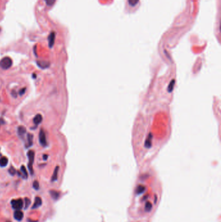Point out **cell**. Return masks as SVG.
<instances>
[{"label":"cell","instance_id":"cell-1","mask_svg":"<svg viewBox=\"0 0 221 222\" xmlns=\"http://www.w3.org/2000/svg\"><path fill=\"white\" fill-rule=\"evenodd\" d=\"M28 159H29V163H28V168H29V171H30V175H33L34 174V170H33V163H34V151L33 150H30L27 153Z\"/></svg>","mask_w":221,"mask_h":222},{"label":"cell","instance_id":"cell-2","mask_svg":"<svg viewBox=\"0 0 221 222\" xmlns=\"http://www.w3.org/2000/svg\"><path fill=\"white\" fill-rule=\"evenodd\" d=\"M13 65V60L9 57H5L0 61V67L3 70H8Z\"/></svg>","mask_w":221,"mask_h":222},{"label":"cell","instance_id":"cell-3","mask_svg":"<svg viewBox=\"0 0 221 222\" xmlns=\"http://www.w3.org/2000/svg\"><path fill=\"white\" fill-rule=\"evenodd\" d=\"M11 205L13 208L16 210H20L23 208V201L22 199H13L11 201Z\"/></svg>","mask_w":221,"mask_h":222},{"label":"cell","instance_id":"cell-4","mask_svg":"<svg viewBox=\"0 0 221 222\" xmlns=\"http://www.w3.org/2000/svg\"><path fill=\"white\" fill-rule=\"evenodd\" d=\"M39 141L40 144L42 145L43 147H46V146H47V140H46V135L43 129H41L40 131Z\"/></svg>","mask_w":221,"mask_h":222},{"label":"cell","instance_id":"cell-5","mask_svg":"<svg viewBox=\"0 0 221 222\" xmlns=\"http://www.w3.org/2000/svg\"><path fill=\"white\" fill-rule=\"evenodd\" d=\"M55 37H56V34L54 31H52L51 33L49 34L48 37V44L49 47L50 48H52L53 47L54 44V41H55Z\"/></svg>","mask_w":221,"mask_h":222},{"label":"cell","instance_id":"cell-6","mask_svg":"<svg viewBox=\"0 0 221 222\" xmlns=\"http://www.w3.org/2000/svg\"><path fill=\"white\" fill-rule=\"evenodd\" d=\"M14 218L17 221H22L23 218V213L20 210H16L14 213Z\"/></svg>","mask_w":221,"mask_h":222},{"label":"cell","instance_id":"cell-7","mask_svg":"<svg viewBox=\"0 0 221 222\" xmlns=\"http://www.w3.org/2000/svg\"><path fill=\"white\" fill-rule=\"evenodd\" d=\"M33 144V135L32 134L28 133L27 136V143L25 144V147L27 148L30 147Z\"/></svg>","mask_w":221,"mask_h":222},{"label":"cell","instance_id":"cell-8","mask_svg":"<svg viewBox=\"0 0 221 222\" xmlns=\"http://www.w3.org/2000/svg\"><path fill=\"white\" fill-rule=\"evenodd\" d=\"M20 176H21L22 177H23L24 179H27L28 177V173L27 171L26 168L24 166H22L20 167V172H18Z\"/></svg>","mask_w":221,"mask_h":222},{"label":"cell","instance_id":"cell-9","mask_svg":"<svg viewBox=\"0 0 221 222\" xmlns=\"http://www.w3.org/2000/svg\"><path fill=\"white\" fill-rule=\"evenodd\" d=\"M42 199H41V198L38 196L36 197L35 199H34V204H33L32 208H38V207H40V206L42 205Z\"/></svg>","mask_w":221,"mask_h":222},{"label":"cell","instance_id":"cell-10","mask_svg":"<svg viewBox=\"0 0 221 222\" xmlns=\"http://www.w3.org/2000/svg\"><path fill=\"white\" fill-rule=\"evenodd\" d=\"M42 119H43V117L40 114H38L34 116V119H33V122L36 125H38L40 123H42Z\"/></svg>","mask_w":221,"mask_h":222},{"label":"cell","instance_id":"cell-11","mask_svg":"<svg viewBox=\"0 0 221 222\" xmlns=\"http://www.w3.org/2000/svg\"><path fill=\"white\" fill-rule=\"evenodd\" d=\"M36 64L38 66V67H40L42 69L47 68L49 66V62H47V61H37Z\"/></svg>","mask_w":221,"mask_h":222},{"label":"cell","instance_id":"cell-12","mask_svg":"<svg viewBox=\"0 0 221 222\" xmlns=\"http://www.w3.org/2000/svg\"><path fill=\"white\" fill-rule=\"evenodd\" d=\"M9 163V159L6 157H2L0 158V167H4L7 166Z\"/></svg>","mask_w":221,"mask_h":222},{"label":"cell","instance_id":"cell-13","mask_svg":"<svg viewBox=\"0 0 221 222\" xmlns=\"http://www.w3.org/2000/svg\"><path fill=\"white\" fill-rule=\"evenodd\" d=\"M25 133H26V129L23 126H19L18 128V134L20 138L23 139Z\"/></svg>","mask_w":221,"mask_h":222},{"label":"cell","instance_id":"cell-14","mask_svg":"<svg viewBox=\"0 0 221 222\" xmlns=\"http://www.w3.org/2000/svg\"><path fill=\"white\" fill-rule=\"evenodd\" d=\"M58 170H59V166H57L55 167L54 170V172H53V175H52L51 177V181L54 182L58 179Z\"/></svg>","mask_w":221,"mask_h":222},{"label":"cell","instance_id":"cell-15","mask_svg":"<svg viewBox=\"0 0 221 222\" xmlns=\"http://www.w3.org/2000/svg\"><path fill=\"white\" fill-rule=\"evenodd\" d=\"M49 192H50V194L51 195L52 198L54 199V200H57L60 197V194L59 192H57L56 190H50Z\"/></svg>","mask_w":221,"mask_h":222},{"label":"cell","instance_id":"cell-16","mask_svg":"<svg viewBox=\"0 0 221 222\" xmlns=\"http://www.w3.org/2000/svg\"><path fill=\"white\" fill-rule=\"evenodd\" d=\"M145 190V188L143 186H139V187H138V188H137L136 192L137 194H141L144 192Z\"/></svg>","mask_w":221,"mask_h":222},{"label":"cell","instance_id":"cell-17","mask_svg":"<svg viewBox=\"0 0 221 222\" xmlns=\"http://www.w3.org/2000/svg\"><path fill=\"white\" fill-rule=\"evenodd\" d=\"M152 205L151 203L150 202H147L145 205V211L147 212H150V210L152 209Z\"/></svg>","mask_w":221,"mask_h":222},{"label":"cell","instance_id":"cell-18","mask_svg":"<svg viewBox=\"0 0 221 222\" xmlns=\"http://www.w3.org/2000/svg\"><path fill=\"white\" fill-rule=\"evenodd\" d=\"M44 1L47 6H52V5H54L56 0H44Z\"/></svg>","mask_w":221,"mask_h":222},{"label":"cell","instance_id":"cell-19","mask_svg":"<svg viewBox=\"0 0 221 222\" xmlns=\"http://www.w3.org/2000/svg\"><path fill=\"white\" fill-rule=\"evenodd\" d=\"M138 1H139V0H128V4L130 6H135L138 3Z\"/></svg>","mask_w":221,"mask_h":222},{"label":"cell","instance_id":"cell-20","mask_svg":"<svg viewBox=\"0 0 221 222\" xmlns=\"http://www.w3.org/2000/svg\"><path fill=\"white\" fill-rule=\"evenodd\" d=\"M33 187L35 190L39 189L40 184H39V183H38V181H34L33 183Z\"/></svg>","mask_w":221,"mask_h":222},{"label":"cell","instance_id":"cell-21","mask_svg":"<svg viewBox=\"0 0 221 222\" xmlns=\"http://www.w3.org/2000/svg\"><path fill=\"white\" fill-rule=\"evenodd\" d=\"M9 173L11 175H14L16 174V170L14 169V167L11 166L9 168Z\"/></svg>","mask_w":221,"mask_h":222},{"label":"cell","instance_id":"cell-22","mask_svg":"<svg viewBox=\"0 0 221 222\" xmlns=\"http://www.w3.org/2000/svg\"><path fill=\"white\" fill-rule=\"evenodd\" d=\"M30 204V200L29 198H25V208H27Z\"/></svg>","mask_w":221,"mask_h":222},{"label":"cell","instance_id":"cell-23","mask_svg":"<svg viewBox=\"0 0 221 222\" xmlns=\"http://www.w3.org/2000/svg\"><path fill=\"white\" fill-rule=\"evenodd\" d=\"M25 90H26V88H23L21 89L20 91V92H19L20 95H23V94H24V93L25 92Z\"/></svg>","mask_w":221,"mask_h":222},{"label":"cell","instance_id":"cell-24","mask_svg":"<svg viewBox=\"0 0 221 222\" xmlns=\"http://www.w3.org/2000/svg\"><path fill=\"white\" fill-rule=\"evenodd\" d=\"M11 94L13 95V96L14 97V98H16V97H17V93H16V92H15L14 90H13V91L12 92Z\"/></svg>","mask_w":221,"mask_h":222},{"label":"cell","instance_id":"cell-25","mask_svg":"<svg viewBox=\"0 0 221 222\" xmlns=\"http://www.w3.org/2000/svg\"><path fill=\"white\" fill-rule=\"evenodd\" d=\"M47 157H48V155H43V159L44 160H47Z\"/></svg>","mask_w":221,"mask_h":222},{"label":"cell","instance_id":"cell-26","mask_svg":"<svg viewBox=\"0 0 221 222\" xmlns=\"http://www.w3.org/2000/svg\"><path fill=\"white\" fill-rule=\"evenodd\" d=\"M0 123H2V124H3V123H5V122H4V120L3 119H1V118L0 119Z\"/></svg>","mask_w":221,"mask_h":222},{"label":"cell","instance_id":"cell-27","mask_svg":"<svg viewBox=\"0 0 221 222\" xmlns=\"http://www.w3.org/2000/svg\"><path fill=\"white\" fill-rule=\"evenodd\" d=\"M1 153H0V157H1Z\"/></svg>","mask_w":221,"mask_h":222}]
</instances>
